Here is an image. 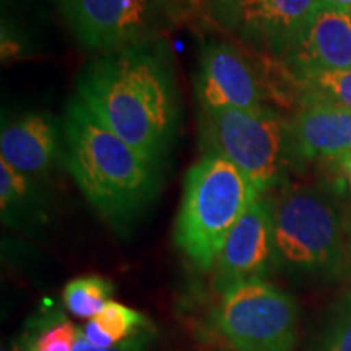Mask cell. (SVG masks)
Returning <instances> with one entry per match:
<instances>
[{
	"instance_id": "1",
	"label": "cell",
	"mask_w": 351,
	"mask_h": 351,
	"mask_svg": "<svg viewBox=\"0 0 351 351\" xmlns=\"http://www.w3.org/2000/svg\"><path fill=\"white\" fill-rule=\"evenodd\" d=\"M78 96L145 160L161 169L178 129L171 70L150 41L101 54L78 83Z\"/></svg>"
},
{
	"instance_id": "2",
	"label": "cell",
	"mask_w": 351,
	"mask_h": 351,
	"mask_svg": "<svg viewBox=\"0 0 351 351\" xmlns=\"http://www.w3.org/2000/svg\"><path fill=\"white\" fill-rule=\"evenodd\" d=\"M65 166L88 204L112 230L125 232L160 191L156 166L116 135L75 96L64 122Z\"/></svg>"
},
{
	"instance_id": "3",
	"label": "cell",
	"mask_w": 351,
	"mask_h": 351,
	"mask_svg": "<svg viewBox=\"0 0 351 351\" xmlns=\"http://www.w3.org/2000/svg\"><path fill=\"white\" fill-rule=\"evenodd\" d=\"M345 221L330 186L289 187L275 202L274 265L293 278L333 280L345 267Z\"/></svg>"
},
{
	"instance_id": "4",
	"label": "cell",
	"mask_w": 351,
	"mask_h": 351,
	"mask_svg": "<svg viewBox=\"0 0 351 351\" xmlns=\"http://www.w3.org/2000/svg\"><path fill=\"white\" fill-rule=\"evenodd\" d=\"M258 197L234 165L218 155H205L186 176L176 245L197 269H213L228 236Z\"/></svg>"
},
{
	"instance_id": "5",
	"label": "cell",
	"mask_w": 351,
	"mask_h": 351,
	"mask_svg": "<svg viewBox=\"0 0 351 351\" xmlns=\"http://www.w3.org/2000/svg\"><path fill=\"white\" fill-rule=\"evenodd\" d=\"M200 137L207 155L234 165L261 195L282 181L293 155L288 122L267 106L200 109Z\"/></svg>"
},
{
	"instance_id": "6",
	"label": "cell",
	"mask_w": 351,
	"mask_h": 351,
	"mask_svg": "<svg viewBox=\"0 0 351 351\" xmlns=\"http://www.w3.org/2000/svg\"><path fill=\"white\" fill-rule=\"evenodd\" d=\"M298 320L300 309L291 295L256 280L223 295L215 327L234 351H293Z\"/></svg>"
},
{
	"instance_id": "7",
	"label": "cell",
	"mask_w": 351,
	"mask_h": 351,
	"mask_svg": "<svg viewBox=\"0 0 351 351\" xmlns=\"http://www.w3.org/2000/svg\"><path fill=\"white\" fill-rule=\"evenodd\" d=\"M73 36L90 51L109 52L148 41L153 0H57Z\"/></svg>"
},
{
	"instance_id": "8",
	"label": "cell",
	"mask_w": 351,
	"mask_h": 351,
	"mask_svg": "<svg viewBox=\"0 0 351 351\" xmlns=\"http://www.w3.org/2000/svg\"><path fill=\"white\" fill-rule=\"evenodd\" d=\"M275 202L262 195L228 236L215 263L213 288L226 295L241 285L265 280L274 269Z\"/></svg>"
},
{
	"instance_id": "9",
	"label": "cell",
	"mask_w": 351,
	"mask_h": 351,
	"mask_svg": "<svg viewBox=\"0 0 351 351\" xmlns=\"http://www.w3.org/2000/svg\"><path fill=\"white\" fill-rule=\"evenodd\" d=\"M197 95L202 109H257L263 83L254 64L226 43H208L200 57Z\"/></svg>"
},
{
	"instance_id": "10",
	"label": "cell",
	"mask_w": 351,
	"mask_h": 351,
	"mask_svg": "<svg viewBox=\"0 0 351 351\" xmlns=\"http://www.w3.org/2000/svg\"><path fill=\"white\" fill-rule=\"evenodd\" d=\"M324 0H241L231 5L241 36L271 56H289Z\"/></svg>"
},
{
	"instance_id": "11",
	"label": "cell",
	"mask_w": 351,
	"mask_h": 351,
	"mask_svg": "<svg viewBox=\"0 0 351 351\" xmlns=\"http://www.w3.org/2000/svg\"><path fill=\"white\" fill-rule=\"evenodd\" d=\"M293 155L301 160H341L351 153V111L306 91L288 122Z\"/></svg>"
},
{
	"instance_id": "12",
	"label": "cell",
	"mask_w": 351,
	"mask_h": 351,
	"mask_svg": "<svg viewBox=\"0 0 351 351\" xmlns=\"http://www.w3.org/2000/svg\"><path fill=\"white\" fill-rule=\"evenodd\" d=\"M288 59L295 73L351 69V12L322 3Z\"/></svg>"
},
{
	"instance_id": "13",
	"label": "cell",
	"mask_w": 351,
	"mask_h": 351,
	"mask_svg": "<svg viewBox=\"0 0 351 351\" xmlns=\"http://www.w3.org/2000/svg\"><path fill=\"white\" fill-rule=\"evenodd\" d=\"M59 155V134L49 114L29 112L3 125L0 158L28 178L47 173Z\"/></svg>"
},
{
	"instance_id": "14",
	"label": "cell",
	"mask_w": 351,
	"mask_h": 351,
	"mask_svg": "<svg viewBox=\"0 0 351 351\" xmlns=\"http://www.w3.org/2000/svg\"><path fill=\"white\" fill-rule=\"evenodd\" d=\"M148 319L138 311L127 307L121 302L109 301L101 313L88 320L82 328L83 337L98 348H112L121 341L137 333L148 326Z\"/></svg>"
},
{
	"instance_id": "15",
	"label": "cell",
	"mask_w": 351,
	"mask_h": 351,
	"mask_svg": "<svg viewBox=\"0 0 351 351\" xmlns=\"http://www.w3.org/2000/svg\"><path fill=\"white\" fill-rule=\"evenodd\" d=\"M0 207L2 218L8 225L34 218L38 207L34 205L33 184L28 176L12 168L0 158Z\"/></svg>"
},
{
	"instance_id": "16",
	"label": "cell",
	"mask_w": 351,
	"mask_h": 351,
	"mask_svg": "<svg viewBox=\"0 0 351 351\" xmlns=\"http://www.w3.org/2000/svg\"><path fill=\"white\" fill-rule=\"evenodd\" d=\"M114 285L103 276H80L65 285L64 304L73 315L91 320L112 301Z\"/></svg>"
},
{
	"instance_id": "17",
	"label": "cell",
	"mask_w": 351,
	"mask_h": 351,
	"mask_svg": "<svg viewBox=\"0 0 351 351\" xmlns=\"http://www.w3.org/2000/svg\"><path fill=\"white\" fill-rule=\"evenodd\" d=\"M306 91L320 95L351 111V69L296 73Z\"/></svg>"
},
{
	"instance_id": "18",
	"label": "cell",
	"mask_w": 351,
	"mask_h": 351,
	"mask_svg": "<svg viewBox=\"0 0 351 351\" xmlns=\"http://www.w3.org/2000/svg\"><path fill=\"white\" fill-rule=\"evenodd\" d=\"M309 351H351V295L333 307Z\"/></svg>"
},
{
	"instance_id": "19",
	"label": "cell",
	"mask_w": 351,
	"mask_h": 351,
	"mask_svg": "<svg viewBox=\"0 0 351 351\" xmlns=\"http://www.w3.org/2000/svg\"><path fill=\"white\" fill-rule=\"evenodd\" d=\"M78 333H80V328L59 315L56 322L46 324L44 330L25 337L32 343L33 351H73Z\"/></svg>"
},
{
	"instance_id": "20",
	"label": "cell",
	"mask_w": 351,
	"mask_h": 351,
	"mask_svg": "<svg viewBox=\"0 0 351 351\" xmlns=\"http://www.w3.org/2000/svg\"><path fill=\"white\" fill-rule=\"evenodd\" d=\"M155 328L152 324H148L147 327L140 328L137 333L129 337V339L121 341L119 345L112 346V348H98V346L91 345L85 337H83L82 328L78 333V339L73 351H150L153 341H155Z\"/></svg>"
},
{
	"instance_id": "21",
	"label": "cell",
	"mask_w": 351,
	"mask_h": 351,
	"mask_svg": "<svg viewBox=\"0 0 351 351\" xmlns=\"http://www.w3.org/2000/svg\"><path fill=\"white\" fill-rule=\"evenodd\" d=\"M341 163H343V169H345V178H346V182H348L350 186V191H351V153L348 155L341 158Z\"/></svg>"
},
{
	"instance_id": "22",
	"label": "cell",
	"mask_w": 351,
	"mask_h": 351,
	"mask_svg": "<svg viewBox=\"0 0 351 351\" xmlns=\"http://www.w3.org/2000/svg\"><path fill=\"white\" fill-rule=\"evenodd\" d=\"M324 3H328V5L341 8V10L351 12V0H324Z\"/></svg>"
},
{
	"instance_id": "23",
	"label": "cell",
	"mask_w": 351,
	"mask_h": 351,
	"mask_svg": "<svg viewBox=\"0 0 351 351\" xmlns=\"http://www.w3.org/2000/svg\"><path fill=\"white\" fill-rule=\"evenodd\" d=\"M13 351H33V346L29 343V340L23 335V339L20 340V343L13 348Z\"/></svg>"
},
{
	"instance_id": "24",
	"label": "cell",
	"mask_w": 351,
	"mask_h": 351,
	"mask_svg": "<svg viewBox=\"0 0 351 351\" xmlns=\"http://www.w3.org/2000/svg\"><path fill=\"white\" fill-rule=\"evenodd\" d=\"M346 234H348V252H350V262H351V215L346 223Z\"/></svg>"
},
{
	"instance_id": "25",
	"label": "cell",
	"mask_w": 351,
	"mask_h": 351,
	"mask_svg": "<svg viewBox=\"0 0 351 351\" xmlns=\"http://www.w3.org/2000/svg\"><path fill=\"white\" fill-rule=\"evenodd\" d=\"M221 2H225V3H230V5H234V3L241 2V0H221Z\"/></svg>"
},
{
	"instance_id": "26",
	"label": "cell",
	"mask_w": 351,
	"mask_h": 351,
	"mask_svg": "<svg viewBox=\"0 0 351 351\" xmlns=\"http://www.w3.org/2000/svg\"><path fill=\"white\" fill-rule=\"evenodd\" d=\"M215 351H234V350H231V348H223V350H215Z\"/></svg>"
}]
</instances>
